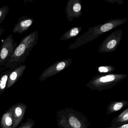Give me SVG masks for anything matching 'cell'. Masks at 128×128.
Masks as SVG:
<instances>
[{
    "mask_svg": "<svg viewBox=\"0 0 128 128\" xmlns=\"http://www.w3.org/2000/svg\"><path fill=\"white\" fill-rule=\"evenodd\" d=\"M123 119L124 120H128V113L126 112V114L124 115L123 116Z\"/></svg>",
    "mask_w": 128,
    "mask_h": 128,
    "instance_id": "d6986e66",
    "label": "cell"
},
{
    "mask_svg": "<svg viewBox=\"0 0 128 128\" xmlns=\"http://www.w3.org/2000/svg\"><path fill=\"white\" fill-rule=\"evenodd\" d=\"M18 46L12 34L9 35L2 42L0 48V67H3L9 60Z\"/></svg>",
    "mask_w": 128,
    "mask_h": 128,
    "instance_id": "7a4b0ae2",
    "label": "cell"
},
{
    "mask_svg": "<svg viewBox=\"0 0 128 128\" xmlns=\"http://www.w3.org/2000/svg\"><path fill=\"white\" fill-rule=\"evenodd\" d=\"M6 67H1V68H0V72H2L3 71H4V70L6 69Z\"/></svg>",
    "mask_w": 128,
    "mask_h": 128,
    "instance_id": "44dd1931",
    "label": "cell"
},
{
    "mask_svg": "<svg viewBox=\"0 0 128 128\" xmlns=\"http://www.w3.org/2000/svg\"><path fill=\"white\" fill-rule=\"evenodd\" d=\"M81 6L79 4H76L74 5L73 10L76 12H78L80 10Z\"/></svg>",
    "mask_w": 128,
    "mask_h": 128,
    "instance_id": "2e32d148",
    "label": "cell"
},
{
    "mask_svg": "<svg viewBox=\"0 0 128 128\" xmlns=\"http://www.w3.org/2000/svg\"><path fill=\"white\" fill-rule=\"evenodd\" d=\"M122 103L120 102H118V103H116L114 105L113 108H114V110H118L121 109V108L122 107Z\"/></svg>",
    "mask_w": 128,
    "mask_h": 128,
    "instance_id": "5bb4252c",
    "label": "cell"
},
{
    "mask_svg": "<svg viewBox=\"0 0 128 128\" xmlns=\"http://www.w3.org/2000/svg\"><path fill=\"white\" fill-rule=\"evenodd\" d=\"M26 67L25 64H22L12 71L9 76L6 89H9L12 86L18 81L19 78L23 75Z\"/></svg>",
    "mask_w": 128,
    "mask_h": 128,
    "instance_id": "5b68a950",
    "label": "cell"
},
{
    "mask_svg": "<svg viewBox=\"0 0 128 128\" xmlns=\"http://www.w3.org/2000/svg\"><path fill=\"white\" fill-rule=\"evenodd\" d=\"M99 71L100 72H107L108 71V68L105 67L101 66L99 67L98 68Z\"/></svg>",
    "mask_w": 128,
    "mask_h": 128,
    "instance_id": "ac0fdd59",
    "label": "cell"
},
{
    "mask_svg": "<svg viewBox=\"0 0 128 128\" xmlns=\"http://www.w3.org/2000/svg\"><path fill=\"white\" fill-rule=\"evenodd\" d=\"M12 107L14 118L13 128H16L23 120L27 106L24 103L20 102L15 104Z\"/></svg>",
    "mask_w": 128,
    "mask_h": 128,
    "instance_id": "3957f363",
    "label": "cell"
},
{
    "mask_svg": "<svg viewBox=\"0 0 128 128\" xmlns=\"http://www.w3.org/2000/svg\"><path fill=\"white\" fill-rule=\"evenodd\" d=\"M78 28H74L71 31L70 36H75L76 35H78Z\"/></svg>",
    "mask_w": 128,
    "mask_h": 128,
    "instance_id": "e0dca14e",
    "label": "cell"
},
{
    "mask_svg": "<svg viewBox=\"0 0 128 128\" xmlns=\"http://www.w3.org/2000/svg\"><path fill=\"white\" fill-rule=\"evenodd\" d=\"M34 22L33 18L28 17V15L21 16L17 24L15 25L12 30V32L14 34H22L24 32L28 31Z\"/></svg>",
    "mask_w": 128,
    "mask_h": 128,
    "instance_id": "277c9868",
    "label": "cell"
},
{
    "mask_svg": "<svg viewBox=\"0 0 128 128\" xmlns=\"http://www.w3.org/2000/svg\"><path fill=\"white\" fill-rule=\"evenodd\" d=\"M116 44V40H111L108 43V44H107V47H108V48H110V49L113 48L115 46Z\"/></svg>",
    "mask_w": 128,
    "mask_h": 128,
    "instance_id": "4fadbf2b",
    "label": "cell"
},
{
    "mask_svg": "<svg viewBox=\"0 0 128 128\" xmlns=\"http://www.w3.org/2000/svg\"><path fill=\"white\" fill-rule=\"evenodd\" d=\"M15 68H12L3 72L0 74V95L3 94L6 90L9 76L12 71Z\"/></svg>",
    "mask_w": 128,
    "mask_h": 128,
    "instance_id": "52a82bcc",
    "label": "cell"
},
{
    "mask_svg": "<svg viewBox=\"0 0 128 128\" xmlns=\"http://www.w3.org/2000/svg\"><path fill=\"white\" fill-rule=\"evenodd\" d=\"M66 66V64L64 62L60 63L58 64L56 66V69L58 71H60L64 68Z\"/></svg>",
    "mask_w": 128,
    "mask_h": 128,
    "instance_id": "9a60e30c",
    "label": "cell"
},
{
    "mask_svg": "<svg viewBox=\"0 0 128 128\" xmlns=\"http://www.w3.org/2000/svg\"><path fill=\"white\" fill-rule=\"evenodd\" d=\"M122 128H128V124H126V125H123L122 126Z\"/></svg>",
    "mask_w": 128,
    "mask_h": 128,
    "instance_id": "7402d4cb",
    "label": "cell"
},
{
    "mask_svg": "<svg viewBox=\"0 0 128 128\" xmlns=\"http://www.w3.org/2000/svg\"><path fill=\"white\" fill-rule=\"evenodd\" d=\"M35 125V121L33 119L28 118L27 120L23 123L18 128H33Z\"/></svg>",
    "mask_w": 128,
    "mask_h": 128,
    "instance_id": "9c48e42d",
    "label": "cell"
},
{
    "mask_svg": "<svg viewBox=\"0 0 128 128\" xmlns=\"http://www.w3.org/2000/svg\"><path fill=\"white\" fill-rule=\"evenodd\" d=\"M9 10V7L7 6H4L0 8V24L5 20Z\"/></svg>",
    "mask_w": 128,
    "mask_h": 128,
    "instance_id": "ba28073f",
    "label": "cell"
},
{
    "mask_svg": "<svg viewBox=\"0 0 128 128\" xmlns=\"http://www.w3.org/2000/svg\"><path fill=\"white\" fill-rule=\"evenodd\" d=\"M14 123L12 108L11 107L2 116L0 122V128H13Z\"/></svg>",
    "mask_w": 128,
    "mask_h": 128,
    "instance_id": "8992f818",
    "label": "cell"
},
{
    "mask_svg": "<svg viewBox=\"0 0 128 128\" xmlns=\"http://www.w3.org/2000/svg\"><path fill=\"white\" fill-rule=\"evenodd\" d=\"M114 75H109L107 76L102 77L100 78V80L101 82H106L112 81L114 79Z\"/></svg>",
    "mask_w": 128,
    "mask_h": 128,
    "instance_id": "8fae6325",
    "label": "cell"
},
{
    "mask_svg": "<svg viewBox=\"0 0 128 128\" xmlns=\"http://www.w3.org/2000/svg\"><path fill=\"white\" fill-rule=\"evenodd\" d=\"M69 122L71 126L74 128H80V123L74 117L72 116L69 119Z\"/></svg>",
    "mask_w": 128,
    "mask_h": 128,
    "instance_id": "30bf717a",
    "label": "cell"
},
{
    "mask_svg": "<svg viewBox=\"0 0 128 128\" xmlns=\"http://www.w3.org/2000/svg\"><path fill=\"white\" fill-rule=\"evenodd\" d=\"M38 39V34L37 30L33 31L23 38L12 54L8 61L3 67L10 69L17 68L24 64L37 43Z\"/></svg>",
    "mask_w": 128,
    "mask_h": 128,
    "instance_id": "6da1fadb",
    "label": "cell"
},
{
    "mask_svg": "<svg viewBox=\"0 0 128 128\" xmlns=\"http://www.w3.org/2000/svg\"><path fill=\"white\" fill-rule=\"evenodd\" d=\"M113 26L112 24H111V23H108V24H106L102 25L101 27L100 30H101L102 32H107V31L111 30L113 28Z\"/></svg>",
    "mask_w": 128,
    "mask_h": 128,
    "instance_id": "7c38bea8",
    "label": "cell"
},
{
    "mask_svg": "<svg viewBox=\"0 0 128 128\" xmlns=\"http://www.w3.org/2000/svg\"><path fill=\"white\" fill-rule=\"evenodd\" d=\"M5 30V28H2V26H0V37L2 35Z\"/></svg>",
    "mask_w": 128,
    "mask_h": 128,
    "instance_id": "ffe728a7",
    "label": "cell"
}]
</instances>
